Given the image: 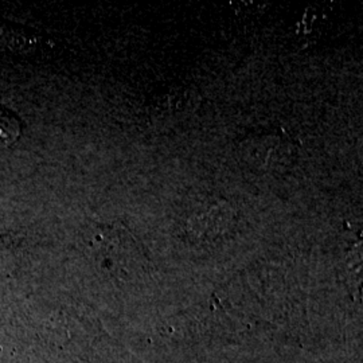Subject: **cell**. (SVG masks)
Returning a JSON list of instances; mask_svg holds the SVG:
<instances>
[{"instance_id":"cell-1","label":"cell","mask_w":363,"mask_h":363,"mask_svg":"<svg viewBox=\"0 0 363 363\" xmlns=\"http://www.w3.org/2000/svg\"><path fill=\"white\" fill-rule=\"evenodd\" d=\"M21 121L13 112L0 106V150L10 148L21 138Z\"/></svg>"},{"instance_id":"cell-2","label":"cell","mask_w":363,"mask_h":363,"mask_svg":"<svg viewBox=\"0 0 363 363\" xmlns=\"http://www.w3.org/2000/svg\"><path fill=\"white\" fill-rule=\"evenodd\" d=\"M0 39L9 46L19 50L30 49L35 43L33 34H27L25 30L13 26H0Z\"/></svg>"}]
</instances>
